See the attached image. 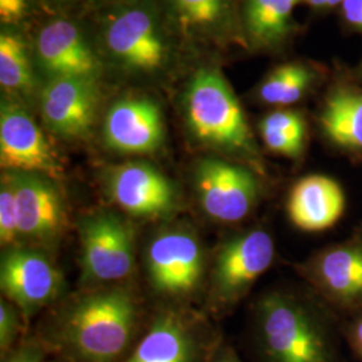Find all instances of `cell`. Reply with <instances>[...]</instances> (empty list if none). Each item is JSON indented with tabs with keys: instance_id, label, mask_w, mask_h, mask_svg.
I'll use <instances>...</instances> for the list:
<instances>
[{
	"instance_id": "1",
	"label": "cell",
	"mask_w": 362,
	"mask_h": 362,
	"mask_svg": "<svg viewBox=\"0 0 362 362\" xmlns=\"http://www.w3.org/2000/svg\"><path fill=\"white\" fill-rule=\"evenodd\" d=\"M139 333V309L124 288L94 293L73 303L37 337L65 362H122Z\"/></svg>"
},
{
	"instance_id": "2",
	"label": "cell",
	"mask_w": 362,
	"mask_h": 362,
	"mask_svg": "<svg viewBox=\"0 0 362 362\" xmlns=\"http://www.w3.org/2000/svg\"><path fill=\"white\" fill-rule=\"evenodd\" d=\"M341 325L332 314L282 291L255 306L254 344L262 362H344Z\"/></svg>"
},
{
	"instance_id": "3",
	"label": "cell",
	"mask_w": 362,
	"mask_h": 362,
	"mask_svg": "<svg viewBox=\"0 0 362 362\" xmlns=\"http://www.w3.org/2000/svg\"><path fill=\"white\" fill-rule=\"evenodd\" d=\"M94 43L122 77L156 79L173 67L176 35L158 0H130L103 8Z\"/></svg>"
},
{
	"instance_id": "4",
	"label": "cell",
	"mask_w": 362,
	"mask_h": 362,
	"mask_svg": "<svg viewBox=\"0 0 362 362\" xmlns=\"http://www.w3.org/2000/svg\"><path fill=\"white\" fill-rule=\"evenodd\" d=\"M181 112L189 134L207 148L263 173V161L246 113L216 66L194 70L181 93Z\"/></svg>"
},
{
	"instance_id": "5",
	"label": "cell",
	"mask_w": 362,
	"mask_h": 362,
	"mask_svg": "<svg viewBox=\"0 0 362 362\" xmlns=\"http://www.w3.org/2000/svg\"><path fill=\"white\" fill-rule=\"evenodd\" d=\"M259 173L242 163L221 157L200 158L194 184L200 206L211 219L238 223L257 208L262 194Z\"/></svg>"
},
{
	"instance_id": "6",
	"label": "cell",
	"mask_w": 362,
	"mask_h": 362,
	"mask_svg": "<svg viewBox=\"0 0 362 362\" xmlns=\"http://www.w3.org/2000/svg\"><path fill=\"white\" fill-rule=\"evenodd\" d=\"M33 55L43 82L58 78L101 79L105 65L86 31L69 18L58 16L40 27Z\"/></svg>"
},
{
	"instance_id": "7",
	"label": "cell",
	"mask_w": 362,
	"mask_h": 362,
	"mask_svg": "<svg viewBox=\"0 0 362 362\" xmlns=\"http://www.w3.org/2000/svg\"><path fill=\"white\" fill-rule=\"evenodd\" d=\"M298 269L329 308L348 315L361 313V233L317 251Z\"/></svg>"
},
{
	"instance_id": "8",
	"label": "cell",
	"mask_w": 362,
	"mask_h": 362,
	"mask_svg": "<svg viewBox=\"0 0 362 362\" xmlns=\"http://www.w3.org/2000/svg\"><path fill=\"white\" fill-rule=\"evenodd\" d=\"M81 262L85 279L115 282L134 264V233L125 219L110 211L89 215L79 227Z\"/></svg>"
},
{
	"instance_id": "9",
	"label": "cell",
	"mask_w": 362,
	"mask_h": 362,
	"mask_svg": "<svg viewBox=\"0 0 362 362\" xmlns=\"http://www.w3.org/2000/svg\"><path fill=\"white\" fill-rule=\"evenodd\" d=\"M0 164L4 170L28 172L59 180L62 164L27 106L1 97Z\"/></svg>"
},
{
	"instance_id": "10",
	"label": "cell",
	"mask_w": 362,
	"mask_h": 362,
	"mask_svg": "<svg viewBox=\"0 0 362 362\" xmlns=\"http://www.w3.org/2000/svg\"><path fill=\"white\" fill-rule=\"evenodd\" d=\"M275 242L272 233L254 228L228 239L215 259L212 286L223 306H233L246 296L248 290L275 259Z\"/></svg>"
},
{
	"instance_id": "11",
	"label": "cell",
	"mask_w": 362,
	"mask_h": 362,
	"mask_svg": "<svg viewBox=\"0 0 362 362\" xmlns=\"http://www.w3.org/2000/svg\"><path fill=\"white\" fill-rule=\"evenodd\" d=\"M100 101V79L58 78L42 83L39 113L52 134L65 140H83L95 125Z\"/></svg>"
},
{
	"instance_id": "12",
	"label": "cell",
	"mask_w": 362,
	"mask_h": 362,
	"mask_svg": "<svg viewBox=\"0 0 362 362\" xmlns=\"http://www.w3.org/2000/svg\"><path fill=\"white\" fill-rule=\"evenodd\" d=\"M220 345L194 321L164 311L151 322L122 362H209Z\"/></svg>"
},
{
	"instance_id": "13",
	"label": "cell",
	"mask_w": 362,
	"mask_h": 362,
	"mask_svg": "<svg viewBox=\"0 0 362 362\" xmlns=\"http://www.w3.org/2000/svg\"><path fill=\"white\" fill-rule=\"evenodd\" d=\"M176 38L203 45H246L240 0H158Z\"/></svg>"
},
{
	"instance_id": "14",
	"label": "cell",
	"mask_w": 362,
	"mask_h": 362,
	"mask_svg": "<svg viewBox=\"0 0 362 362\" xmlns=\"http://www.w3.org/2000/svg\"><path fill=\"white\" fill-rule=\"evenodd\" d=\"M0 286L27 322L58 296L62 276L42 252L16 246L7 248L1 257Z\"/></svg>"
},
{
	"instance_id": "15",
	"label": "cell",
	"mask_w": 362,
	"mask_h": 362,
	"mask_svg": "<svg viewBox=\"0 0 362 362\" xmlns=\"http://www.w3.org/2000/svg\"><path fill=\"white\" fill-rule=\"evenodd\" d=\"M10 173L15 189L16 223L21 240L52 245L64 233L67 223L65 202L55 181L28 172Z\"/></svg>"
},
{
	"instance_id": "16",
	"label": "cell",
	"mask_w": 362,
	"mask_h": 362,
	"mask_svg": "<svg viewBox=\"0 0 362 362\" xmlns=\"http://www.w3.org/2000/svg\"><path fill=\"white\" fill-rule=\"evenodd\" d=\"M106 194L118 207L136 218H160L177 206L173 182L152 164L129 161L105 175Z\"/></svg>"
},
{
	"instance_id": "17",
	"label": "cell",
	"mask_w": 362,
	"mask_h": 362,
	"mask_svg": "<svg viewBox=\"0 0 362 362\" xmlns=\"http://www.w3.org/2000/svg\"><path fill=\"white\" fill-rule=\"evenodd\" d=\"M104 143L121 155H152L165 141L161 107L149 97L129 95L110 105L103 125Z\"/></svg>"
},
{
	"instance_id": "18",
	"label": "cell",
	"mask_w": 362,
	"mask_h": 362,
	"mask_svg": "<svg viewBox=\"0 0 362 362\" xmlns=\"http://www.w3.org/2000/svg\"><path fill=\"white\" fill-rule=\"evenodd\" d=\"M203 250L192 233L181 230L157 235L146 252L151 284L167 296L192 293L203 275Z\"/></svg>"
},
{
	"instance_id": "19",
	"label": "cell",
	"mask_w": 362,
	"mask_h": 362,
	"mask_svg": "<svg viewBox=\"0 0 362 362\" xmlns=\"http://www.w3.org/2000/svg\"><path fill=\"white\" fill-rule=\"evenodd\" d=\"M345 206V194L339 182L325 175H309L290 189L287 215L299 230L321 233L342 218Z\"/></svg>"
},
{
	"instance_id": "20",
	"label": "cell",
	"mask_w": 362,
	"mask_h": 362,
	"mask_svg": "<svg viewBox=\"0 0 362 362\" xmlns=\"http://www.w3.org/2000/svg\"><path fill=\"white\" fill-rule=\"evenodd\" d=\"M300 0H240L246 45L252 50L284 47L296 31L294 10Z\"/></svg>"
},
{
	"instance_id": "21",
	"label": "cell",
	"mask_w": 362,
	"mask_h": 362,
	"mask_svg": "<svg viewBox=\"0 0 362 362\" xmlns=\"http://www.w3.org/2000/svg\"><path fill=\"white\" fill-rule=\"evenodd\" d=\"M34 62L33 47L15 27H1L0 33V86L6 97L22 104H38L42 82Z\"/></svg>"
},
{
	"instance_id": "22",
	"label": "cell",
	"mask_w": 362,
	"mask_h": 362,
	"mask_svg": "<svg viewBox=\"0 0 362 362\" xmlns=\"http://www.w3.org/2000/svg\"><path fill=\"white\" fill-rule=\"evenodd\" d=\"M318 122L325 137L338 149L362 153V90L333 89L325 98Z\"/></svg>"
},
{
	"instance_id": "23",
	"label": "cell",
	"mask_w": 362,
	"mask_h": 362,
	"mask_svg": "<svg viewBox=\"0 0 362 362\" xmlns=\"http://www.w3.org/2000/svg\"><path fill=\"white\" fill-rule=\"evenodd\" d=\"M317 79V73L305 64L276 66L260 82L257 97L262 104L285 107L299 103Z\"/></svg>"
},
{
	"instance_id": "24",
	"label": "cell",
	"mask_w": 362,
	"mask_h": 362,
	"mask_svg": "<svg viewBox=\"0 0 362 362\" xmlns=\"http://www.w3.org/2000/svg\"><path fill=\"white\" fill-rule=\"evenodd\" d=\"M0 242L1 246L13 248L21 242L16 223V202L13 180L8 172H3L0 182Z\"/></svg>"
},
{
	"instance_id": "25",
	"label": "cell",
	"mask_w": 362,
	"mask_h": 362,
	"mask_svg": "<svg viewBox=\"0 0 362 362\" xmlns=\"http://www.w3.org/2000/svg\"><path fill=\"white\" fill-rule=\"evenodd\" d=\"M258 129L264 146L275 155L297 160L306 151L308 132H286L266 127Z\"/></svg>"
},
{
	"instance_id": "26",
	"label": "cell",
	"mask_w": 362,
	"mask_h": 362,
	"mask_svg": "<svg viewBox=\"0 0 362 362\" xmlns=\"http://www.w3.org/2000/svg\"><path fill=\"white\" fill-rule=\"evenodd\" d=\"M25 320L13 303L1 300L0 303V351L7 354L21 342L19 337L23 332Z\"/></svg>"
},
{
	"instance_id": "27",
	"label": "cell",
	"mask_w": 362,
	"mask_h": 362,
	"mask_svg": "<svg viewBox=\"0 0 362 362\" xmlns=\"http://www.w3.org/2000/svg\"><path fill=\"white\" fill-rule=\"evenodd\" d=\"M47 350L38 338H26L7 354L1 356V362H47Z\"/></svg>"
},
{
	"instance_id": "28",
	"label": "cell",
	"mask_w": 362,
	"mask_h": 362,
	"mask_svg": "<svg viewBox=\"0 0 362 362\" xmlns=\"http://www.w3.org/2000/svg\"><path fill=\"white\" fill-rule=\"evenodd\" d=\"M30 10V0H0L1 25L15 27L21 23Z\"/></svg>"
},
{
	"instance_id": "29",
	"label": "cell",
	"mask_w": 362,
	"mask_h": 362,
	"mask_svg": "<svg viewBox=\"0 0 362 362\" xmlns=\"http://www.w3.org/2000/svg\"><path fill=\"white\" fill-rule=\"evenodd\" d=\"M341 332L350 350L362 361V311L350 315L349 320L341 325Z\"/></svg>"
},
{
	"instance_id": "30",
	"label": "cell",
	"mask_w": 362,
	"mask_h": 362,
	"mask_svg": "<svg viewBox=\"0 0 362 362\" xmlns=\"http://www.w3.org/2000/svg\"><path fill=\"white\" fill-rule=\"evenodd\" d=\"M341 10L350 26L362 31V0H344Z\"/></svg>"
},
{
	"instance_id": "31",
	"label": "cell",
	"mask_w": 362,
	"mask_h": 362,
	"mask_svg": "<svg viewBox=\"0 0 362 362\" xmlns=\"http://www.w3.org/2000/svg\"><path fill=\"white\" fill-rule=\"evenodd\" d=\"M209 362H243L239 356L236 354V351L233 350V348L228 346V345H220L219 348L216 349V351L214 353L212 358L209 360Z\"/></svg>"
},
{
	"instance_id": "32",
	"label": "cell",
	"mask_w": 362,
	"mask_h": 362,
	"mask_svg": "<svg viewBox=\"0 0 362 362\" xmlns=\"http://www.w3.org/2000/svg\"><path fill=\"white\" fill-rule=\"evenodd\" d=\"M130 0H89L91 6L97 7V8H106V7H110V6H116V4H121V3H127Z\"/></svg>"
},
{
	"instance_id": "33",
	"label": "cell",
	"mask_w": 362,
	"mask_h": 362,
	"mask_svg": "<svg viewBox=\"0 0 362 362\" xmlns=\"http://www.w3.org/2000/svg\"><path fill=\"white\" fill-rule=\"evenodd\" d=\"M305 4L310 6L311 8L315 10H324V8H329V0H300Z\"/></svg>"
},
{
	"instance_id": "34",
	"label": "cell",
	"mask_w": 362,
	"mask_h": 362,
	"mask_svg": "<svg viewBox=\"0 0 362 362\" xmlns=\"http://www.w3.org/2000/svg\"><path fill=\"white\" fill-rule=\"evenodd\" d=\"M46 1H49L55 7H67V6H71L73 3H76L77 0H46Z\"/></svg>"
},
{
	"instance_id": "35",
	"label": "cell",
	"mask_w": 362,
	"mask_h": 362,
	"mask_svg": "<svg viewBox=\"0 0 362 362\" xmlns=\"http://www.w3.org/2000/svg\"><path fill=\"white\" fill-rule=\"evenodd\" d=\"M344 3V0H329V8H333L337 6H341Z\"/></svg>"
},
{
	"instance_id": "36",
	"label": "cell",
	"mask_w": 362,
	"mask_h": 362,
	"mask_svg": "<svg viewBox=\"0 0 362 362\" xmlns=\"http://www.w3.org/2000/svg\"><path fill=\"white\" fill-rule=\"evenodd\" d=\"M49 362V361H47ZM50 362H65V361H61V360H58V361H50Z\"/></svg>"
},
{
	"instance_id": "37",
	"label": "cell",
	"mask_w": 362,
	"mask_h": 362,
	"mask_svg": "<svg viewBox=\"0 0 362 362\" xmlns=\"http://www.w3.org/2000/svg\"><path fill=\"white\" fill-rule=\"evenodd\" d=\"M361 73H362V62H361Z\"/></svg>"
}]
</instances>
